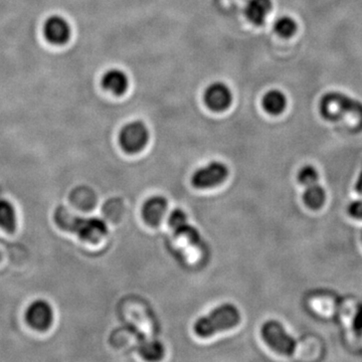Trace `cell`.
<instances>
[{"mask_svg": "<svg viewBox=\"0 0 362 362\" xmlns=\"http://www.w3.org/2000/svg\"><path fill=\"white\" fill-rule=\"evenodd\" d=\"M320 114L327 121L345 122L353 129L362 130V103L341 92H328L320 100Z\"/></svg>", "mask_w": 362, "mask_h": 362, "instance_id": "cell-1", "label": "cell"}, {"mask_svg": "<svg viewBox=\"0 0 362 362\" xmlns=\"http://www.w3.org/2000/svg\"><path fill=\"white\" fill-rule=\"evenodd\" d=\"M58 226L67 232L77 235L83 241L97 244L108 233L106 224L97 217H82L71 215L65 209H60L56 215Z\"/></svg>", "mask_w": 362, "mask_h": 362, "instance_id": "cell-2", "label": "cell"}, {"mask_svg": "<svg viewBox=\"0 0 362 362\" xmlns=\"http://www.w3.org/2000/svg\"><path fill=\"white\" fill-rule=\"evenodd\" d=\"M241 321V315L233 304L220 305L209 315L200 318L194 324V332L200 337H213L215 333L228 330Z\"/></svg>", "mask_w": 362, "mask_h": 362, "instance_id": "cell-3", "label": "cell"}, {"mask_svg": "<svg viewBox=\"0 0 362 362\" xmlns=\"http://www.w3.org/2000/svg\"><path fill=\"white\" fill-rule=\"evenodd\" d=\"M262 337L268 346L283 356H291L297 348V342L286 331L284 326L276 320L265 322L261 329Z\"/></svg>", "mask_w": 362, "mask_h": 362, "instance_id": "cell-4", "label": "cell"}, {"mask_svg": "<svg viewBox=\"0 0 362 362\" xmlns=\"http://www.w3.org/2000/svg\"><path fill=\"white\" fill-rule=\"evenodd\" d=\"M149 139L147 127L140 121L131 122L122 128L119 141L122 149L129 154L141 151Z\"/></svg>", "mask_w": 362, "mask_h": 362, "instance_id": "cell-5", "label": "cell"}, {"mask_svg": "<svg viewBox=\"0 0 362 362\" xmlns=\"http://www.w3.org/2000/svg\"><path fill=\"white\" fill-rule=\"evenodd\" d=\"M228 175V167L224 163L213 161L206 167L194 172L191 178V183L195 189H211L224 182Z\"/></svg>", "mask_w": 362, "mask_h": 362, "instance_id": "cell-6", "label": "cell"}, {"mask_svg": "<svg viewBox=\"0 0 362 362\" xmlns=\"http://www.w3.org/2000/svg\"><path fill=\"white\" fill-rule=\"evenodd\" d=\"M25 320L28 324L36 330H47L54 321V311L51 304L43 299L34 300L26 308Z\"/></svg>", "mask_w": 362, "mask_h": 362, "instance_id": "cell-7", "label": "cell"}, {"mask_svg": "<svg viewBox=\"0 0 362 362\" xmlns=\"http://www.w3.org/2000/svg\"><path fill=\"white\" fill-rule=\"evenodd\" d=\"M169 224L176 235L187 237V241L193 246L202 248V239L200 233L191 224H189L187 215L181 209H175L170 215Z\"/></svg>", "mask_w": 362, "mask_h": 362, "instance_id": "cell-8", "label": "cell"}, {"mask_svg": "<svg viewBox=\"0 0 362 362\" xmlns=\"http://www.w3.org/2000/svg\"><path fill=\"white\" fill-rule=\"evenodd\" d=\"M232 100V92L224 83H213L204 93V101L207 107L215 112H222L228 109Z\"/></svg>", "mask_w": 362, "mask_h": 362, "instance_id": "cell-9", "label": "cell"}, {"mask_svg": "<svg viewBox=\"0 0 362 362\" xmlns=\"http://www.w3.org/2000/svg\"><path fill=\"white\" fill-rule=\"evenodd\" d=\"M43 34L52 45H64L71 36V28L65 19L60 15H54L45 21Z\"/></svg>", "mask_w": 362, "mask_h": 362, "instance_id": "cell-10", "label": "cell"}, {"mask_svg": "<svg viewBox=\"0 0 362 362\" xmlns=\"http://www.w3.org/2000/svg\"><path fill=\"white\" fill-rule=\"evenodd\" d=\"M167 200L162 196H153L146 200L142 207V217L146 224L157 226L167 211Z\"/></svg>", "mask_w": 362, "mask_h": 362, "instance_id": "cell-11", "label": "cell"}, {"mask_svg": "<svg viewBox=\"0 0 362 362\" xmlns=\"http://www.w3.org/2000/svg\"><path fill=\"white\" fill-rule=\"evenodd\" d=\"M271 10V0H248L245 6V14L253 25L259 26L264 25Z\"/></svg>", "mask_w": 362, "mask_h": 362, "instance_id": "cell-12", "label": "cell"}, {"mask_svg": "<svg viewBox=\"0 0 362 362\" xmlns=\"http://www.w3.org/2000/svg\"><path fill=\"white\" fill-rule=\"evenodd\" d=\"M104 89L115 95H122L125 93L129 85V81L126 74L121 70L112 69L106 72L102 78Z\"/></svg>", "mask_w": 362, "mask_h": 362, "instance_id": "cell-13", "label": "cell"}, {"mask_svg": "<svg viewBox=\"0 0 362 362\" xmlns=\"http://www.w3.org/2000/svg\"><path fill=\"white\" fill-rule=\"evenodd\" d=\"M304 193H303V202L305 206L311 209H319L324 206L326 200V191L319 183L316 182L313 184L305 187Z\"/></svg>", "mask_w": 362, "mask_h": 362, "instance_id": "cell-14", "label": "cell"}, {"mask_svg": "<svg viewBox=\"0 0 362 362\" xmlns=\"http://www.w3.org/2000/svg\"><path fill=\"white\" fill-rule=\"evenodd\" d=\"M287 106V99L282 92L271 90L263 98V107L271 115H280Z\"/></svg>", "mask_w": 362, "mask_h": 362, "instance_id": "cell-15", "label": "cell"}, {"mask_svg": "<svg viewBox=\"0 0 362 362\" xmlns=\"http://www.w3.org/2000/svg\"><path fill=\"white\" fill-rule=\"evenodd\" d=\"M17 217L14 206L10 200H0V228L6 232H14Z\"/></svg>", "mask_w": 362, "mask_h": 362, "instance_id": "cell-16", "label": "cell"}, {"mask_svg": "<svg viewBox=\"0 0 362 362\" xmlns=\"http://www.w3.org/2000/svg\"><path fill=\"white\" fill-rule=\"evenodd\" d=\"M138 350L143 359L148 362H158L164 356V348L156 340L142 342Z\"/></svg>", "mask_w": 362, "mask_h": 362, "instance_id": "cell-17", "label": "cell"}, {"mask_svg": "<svg viewBox=\"0 0 362 362\" xmlns=\"http://www.w3.org/2000/svg\"><path fill=\"white\" fill-rule=\"evenodd\" d=\"M274 30L282 38H290L295 34L297 30V23L292 17H282L277 19L274 25Z\"/></svg>", "mask_w": 362, "mask_h": 362, "instance_id": "cell-18", "label": "cell"}, {"mask_svg": "<svg viewBox=\"0 0 362 362\" xmlns=\"http://www.w3.org/2000/svg\"><path fill=\"white\" fill-rule=\"evenodd\" d=\"M298 180L301 184L304 185V187H308V185L318 182L319 174H318L315 167H312V165H305V167L299 170Z\"/></svg>", "mask_w": 362, "mask_h": 362, "instance_id": "cell-19", "label": "cell"}, {"mask_svg": "<svg viewBox=\"0 0 362 362\" xmlns=\"http://www.w3.org/2000/svg\"><path fill=\"white\" fill-rule=\"evenodd\" d=\"M348 213L353 219L362 220V200H354L348 206Z\"/></svg>", "mask_w": 362, "mask_h": 362, "instance_id": "cell-20", "label": "cell"}, {"mask_svg": "<svg viewBox=\"0 0 362 362\" xmlns=\"http://www.w3.org/2000/svg\"><path fill=\"white\" fill-rule=\"evenodd\" d=\"M353 325L357 331L362 332V305L359 307L356 313H355L354 318H353Z\"/></svg>", "mask_w": 362, "mask_h": 362, "instance_id": "cell-21", "label": "cell"}, {"mask_svg": "<svg viewBox=\"0 0 362 362\" xmlns=\"http://www.w3.org/2000/svg\"><path fill=\"white\" fill-rule=\"evenodd\" d=\"M355 189H356L357 193L362 194V170L359 178H357L356 182H355Z\"/></svg>", "mask_w": 362, "mask_h": 362, "instance_id": "cell-22", "label": "cell"}, {"mask_svg": "<svg viewBox=\"0 0 362 362\" xmlns=\"http://www.w3.org/2000/svg\"><path fill=\"white\" fill-rule=\"evenodd\" d=\"M361 239H362V233H361Z\"/></svg>", "mask_w": 362, "mask_h": 362, "instance_id": "cell-23", "label": "cell"}]
</instances>
